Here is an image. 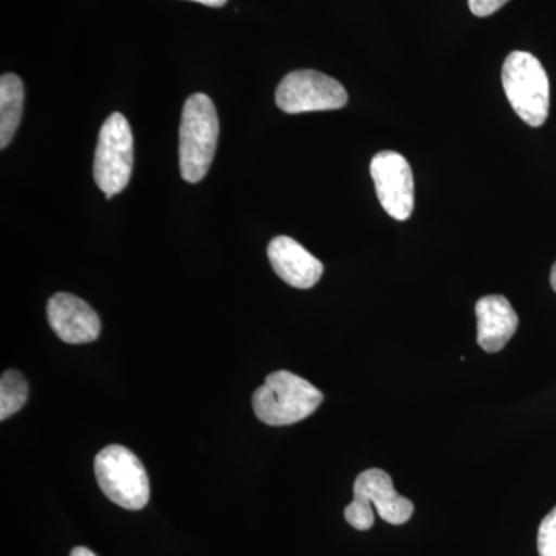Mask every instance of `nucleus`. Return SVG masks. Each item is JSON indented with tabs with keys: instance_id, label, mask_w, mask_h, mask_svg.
Returning a JSON list of instances; mask_svg holds the SVG:
<instances>
[{
	"instance_id": "f257e3e1",
	"label": "nucleus",
	"mask_w": 556,
	"mask_h": 556,
	"mask_svg": "<svg viewBox=\"0 0 556 556\" xmlns=\"http://www.w3.org/2000/svg\"><path fill=\"white\" fill-rule=\"evenodd\" d=\"M324 394L308 380L291 371L270 372L252 396L255 416L270 427L298 424L316 413Z\"/></svg>"
},
{
	"instance_id": "f03ea898",
	"label": "nucleus",
	"mask_w": 556,
	"mask_h": 556,
	"mask_svg": "<svg viewBox=\"0 0 556 556\" xmlns=\"http://www.w3.org/2000/svg\"><path fill=\"white\" fill-rule=\"evenodd\" d=\"M219 124L217 110L207 94L195 93L182 109L179 126V169L188 182L206 177L217 150Z\"/></svg>"
},
{
	"instance_id": "7ed1b4c3",
	"label": "nucleus",
	"mask_w": 556,
	"mask_h": 556,
	"mask_svg": "<svg viewBox=\"0 0 556 556\" xmlns=\"http://www.w3.org/2000/svg\"><path fill=\"white\" fill-rule=\"evenodd\" d=\"M503 86L511 109L532 127L546 123L551 84L541 62L527 51H514L503 65Z\"/></svg>"
},
{
	"instance_id": "20e7f679",
	"label": "nucleus",
	"mask_w": 556,
	"mask_h": 556,
	"mask_svg": "<svg viewBox=\"0 0 556 556\" xmlns=\"http://www.w3.org/2000/svg\"><path fill=\"white\" fill-rule=\"evenodd\" d=\"M375 504L379 517L390 525L401 526L412 518L415 506L407 497L399 495L393 479L386 470L369 468L354 482V500L345 508L348 525L356 530H369L375 525Z\"/></svg>"
},
{
	"instance_id": "39448f33",
	"label": "nucleus",
	"mask_w": 556,
	"mask_h": 556,
	"mask_svg": "<svg viewBox=\"0 0 556 556\" xmlns=\"http://www.w3.org/2000/svg\"><path fill=\"white\" fill-rule=\"evenodd\" d=\"M102 493L126 510H141L150 500L149 477L141 460L123 445H109L94 459Z\"/></svg>"
},
{
	"instance_id": "423d86ee",
	"label": "nucleus",
	"mask_w": 556,
	"mask_h": 556,
	"mask_svg": "<svg viewBox=\"0 0 556 556\" xmlns=\"http://www.w3.org/2000/svg\"><path fill=\"white\" fill-rule=\"evenodd\" d=\"M134 167V135L129 121L112 113L102 124L94 153L93 175L98 188L112 199L129 185Z\"/></svg>"
},
{
	"instance_id": "0eeeda50",
	"label": "nucleus",
	"mask_w": 556,
	"mask_h": 556,
	"mask_svg": "<svg viewBox=\"0 0 556 556\" xmlns=\"http://www.w3.org/2000/svg\"><path fill=\"white\" fill-rule=\"evenodd\" d=\"M346 102L345 87L316 70L288 73L276 91L277 108L291 115L338 110L345 108Z\"/></svg>"
},
{
	"instance_id": "6e6552de",
	"label": "nucleus",
	"mask_w": 556,
	"mask_h": 556,
	"mask_svg": "<svg viewBox=\"0 0 556 556\" xmlns=\"http://www.w3.org/2000/svg\"><path fill=\"white\" fill-rule=\"evenodd\" d=\"M369 172L387 214L397 222L412 217L415 208V178L405 156L393 150H383L371 160Z\"/></svg>"
},
{
	"instance_id": "1a4fd4ad",
	"label": "nucleus",
	"mask_w": 556,
	"mask_h": 556,
	"mask_svg": "<svg viewBox=\"0 0 556 556\" xmlns=\"http://www.w3.org/2000/svg\"><path fill=\"white\" fill-rule=\"evenodd\" d=\"M50 327L70 345L94 342L100 338L101 320L89 303L76 295L60 292L47 303Z\"/></svg>"
},
{
	"instance_id": "9d476101",
	"label": "nucleus",
	"mask_w": 556,
	"mask_h": 556,
	"mask_svg": "<svg viewBox=\"0 0 556 556\" xmlns=\"http://www.w3.org/2000/svg\"><path fill=\"white\" fill-rule=\"evenodd\" d=\"M268 257L277 276L294 288H313L324 274L320 260L291 237L280 236L270 241Z\"/></svg>"
},
{
	"instance_id": "9b49d317",
	"label": "nucleus",
	"mask_w": 556,
	"mask_h": 556,
	"mask_svg": "<svg viewBox=\"0 0 556 556\" xmlns=\"http://www.w3.org/2000/svg\"><path fill=\"white\" fill-rule=\"evenodd\" d=\"M478 343L486 353L504 350L518 329V314L504 295H485L477 303Z\"/></svg>"
},
{
	"instance_id": "f8f14e48",
	"label": "nucleus",
	"mask_w": 556,
	"mask_h": 556,
	"mask_svg": "<svg viewBox=\"0 0 556 556\" xmlns=\"http://www.w3.org/2000/svg\"><path fill=\"white\" fill-rule=\"evenodd\" d=\"M24 84L20 76L5 73L0 78V148L5 149L16 134L24 110Z\"/></svg>"
},
{
	"instance_id": "ddd939ff",
	"label": "nucleus",
	"mask_w": 556,
	"mask_h": 556,
	"mask_svg": "<svg viewBox=\"0 0 556 556\" xmlns=\"http://www.w3.org/2000/svg\"><path fill=\"white\" fill-rule=\"evenodd\" d=\"M28 383L16 369L3 372L0 379V420H7L24 407L28 399Z\"/></svg>"
},
{
	"instance_id": "4468645a",
	"label": "nucleus",
	"mask_w": 556,
	"mask_h": 556,
	"mask_svg": "<svg viewBox=\"0 0 556 556\" xmlns=\"http://www.w3.org/2000/svg\"><path fill=\"white\" fill-rule=\"evenodd\" d=\"M538 554L556 556V507L543 519L538 530Z\"/></svg>"
},
{
	"instance_id": "2eb2a0df",
	"label": "nucleus",
	"mask_w": 556,
	"mask_h": 556,
	"mask_svg": "<svg viewBox=\"0 0 556 556\" xmlns=\"http://www.w3.org/2000/svg\"><path fill=\"white\" fill-rule=\"evenodd\" d=\"M507 2L508 0H468V7H470L471 13L475 16L486 17L503 9Z\"/></svg>"
},
{
	"instance_id": "dca6fc26",
	"label": "nucleus",
	"mask_w": 556,
	"mask_h": 556,
	"mask_svg": "<svg viewBox=\"0 0 556 556\" xmlns=\"http://www.w3.org/2000/svg\"><path fill=\"white\" fill-rule=\"evenodd\" d=\"M70 556H97L93 554V552L90 551V548L87 547H76L73 548L72 554Z\"/></svg>"
},
{
	"instance_id": "f3484780",
	"label": "nucleus",
	"mask_w": 556,
	"mask_h": 556,
	"mask_svg": "<svg viewBox=\"0 0 556 556\" xmlns=\"http://www.w3.org/2000/svg\"><path fill=\"white\" fill-rule=\"evenodd\" d=\"M193 2H200L207 7H223L228 0H193Z\"/></svg>"
},
{
	"instance_id": "a211bd4d",
	"label": "nucleus",
	"mask_w": 556,
	"mask_h": 556,
	"mask_svg": "<svg viewBox=\"0 0 556 556\" xmlns=\"http://www.w3.org/2000/svg\"><path fill=\"white\" fill-rule=\"evenodd\" d=\"M551 285H552V288H554V291L556 292V262H555V265L552 266Z\"/></svg>"
}]
</instances>
